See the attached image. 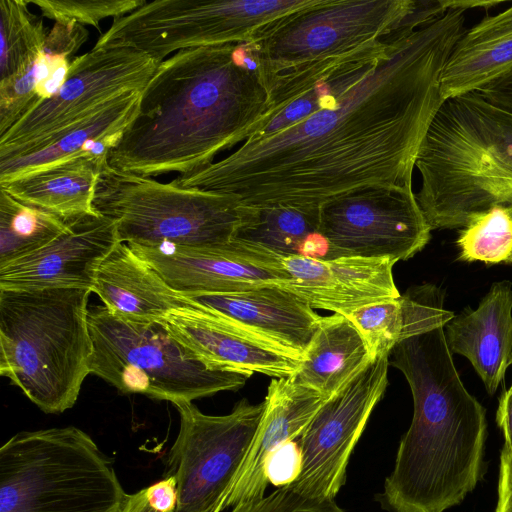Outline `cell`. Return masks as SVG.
<instances>
[{
  "mask_svg": "<svg viewBox=\"0 0 512 512\" xmlns=\"http://www.w3.org/2000/svg\"><path fill=\"white\" fill-rule=\"evenodd\" d=\"M465 20L466 10L450 8L394 30L383 55L346 92L173 183L229 195L245 207L298 208L368 186L412 187L420 144L444 101L442 71Z\"/></svg>",
  "mask_w": 512,
  "mask_h": 512,
  "instance_id": "6da1fadb",
  "label": "cell"
},
{
  "mask_svg": "<svg viewBox=\"0 0 512 512\" xmlns=\"http://www.w3.org/2000/svg\"><path fill=\"white\" fill-rule=\"evenodd\" d=\"M269 98L249 42L180 50L157 66L138 114L108 154L114 169L187 175L246 141Z\"/></svg>",
  "mask_w": 512,
  "mask_h": 512,
  "instance_id": "7a4b0ae2",
  "label": "cell"
},
{
  "mask_svg": "<svg viewBox=\"0 0 512 512\" xmlns=\"http://www.w3.org/2000/svg\"><path fill=\"white\" fill-rule=\"evenodd\" d=\"M452 355L444 327L403 340L389 355L410 386L413 417L376 496L388 512H444L480 479L486 411L464 386Z\"/></svg>",
  "mask_w": 512,
  "mask_h": 512,
  "instance_id": "3957f363",
  "label": "cell"
},
{
  "mask_svg": "<svg viewBox=\"0 0 512 512\" xmlns=\"http://www.w3.org/2000/svg\"><path fill=\"white\" fill-rule=\"evenodd\" d=\"M415 168V196L432 230L460 229L475 212L512 206V112L477 91L444 100Z\"/></svg>",
  "mask_w": 512,
  "mask_h": 512,
  "instance_id": "277c9868",
  "label": "cell"
},
{
  "mask_svg": "<svg viewBox=\"0 0 512 512\" xmlns=\"http://www.w3.org/2000/svg\"><path fill=\"white\" fill-rule=\"evenodd\" d=\"M415 6L413 0H312L258 30L248 42L269 109L256 130L403 26Z\"/></svg>",
  "mask_w": 512,
  "mask_h": 512,
  "instance_id": "5b68a950",
  "label": "cell"
},
{
  "mask_svg": "<svg viewBox=\"0 0 512 512\" xmlns=\"http://www.w3.org/2000/svg\"><path fill=\"white\" fill-rule=\"evenodd\" d=\"M91 293L0 290V374L45 413L72 408L90 374Z\"/></svg>",
  "mask_w": 512,
  "mask_h": 512,
  "instance_id": "8992f818",
  "label": "cell"
},
{
  "mask_svg": "<svg viewBox=\"0 0 512 512\" xmlns=\"http://www.w3.org/2000/svg\"><path fill=\"white\" fill-rule=\"evenodd\" d=\"M113 460L75 426L22 431L0 448V512H119Z\"/></svg>",
  "mask_w": 512,
  "mask_h": 512,
  "instance_id": "52a82bcc",
  "label": "cell"
},
{
  "mask_svg": "<svg viewBox=\"0 0 512 512\" xmlns=\"http://www.w3.org/2000/svg\"><path fill=\"white\" fill-rule=\"evenodd\" d=\"M93 208L114 221L119 242L146 247L220 246L230 243L242 206L232 196L160 183L102 166Z\"/></svg>",
  "mask_w": 512,
  "mask_h": 512,
  "instance_id": "ba28073f",
  "label": "cell"
},
{
  "mask_svg": "<svg viewBox=\"0 0 512 512\" xmlns=\"http://www.w3.org/2000/svg\"><path fill=\"white\" fill-rule=\"evenodd\" d=\"M90 374L124 394L173 405L235 391L249 375L215 371L187 352L160 323L121 319L104 305L89 308Z\"/></svg>",
  "mask_w": 512,
  "mask_h": 512,
  "instance_id": "9c48e42d",
  "label": "cell"
},
{
  "mask_svg": "<svg viewBox=\"0 0 512 512\" xmlns=\"http://www.w3.org/2000/svg\"><path fill=\"white\" fill-rule=\"evenodd\" d=\"M312 0H155L115 18L94 47H128L158 63L172 52L250 41Z\"/></svg>",
  "mask_w": 512,
  "mask_h": 512,
  "instance_id": "30bf717a",
  "label": "cell"
},
{
  "mask_svg": "<svg viewBox=\"0 0 512 512\" xmlns=\"http://www.w3.org/2000/svg\"><path fill=\"white\" fill-rule=\"evenodd\" d=\"M178 435L172 444L163 478L174 477V512H222L248 452L264 410V402H238L226 415H208L192 402L174 405Z\"/></svg>",
  "mask_w": 512,
  "mask_h": 512,
  "instance_id": "8fae6325",
  "label": "cell"
},
{
  "mask_svg": "<svg viewBox=\"0 0 512 512\" xmlns=\"http://www.w3.org/2000/svg\"><path fill=\"white\" fill-rule=\"evenodd\" d=\"M431 231L412 187L358 188L319 206V232L332 259L408 260L427 245Z\"/></svg>",
  "mask_w": 512,
  "mask_h": 512,
  "instance_id": "7c38bea8",
  "label": "cell"
},
{
  "mask_svg": "<svg viewBox=\"0 0 512 512\" xmlns=\"http://www.w3.org/2000/svg\"><path fill=\"white\" fill-rule=\"evenodd\" d=\"M158 65L143 52L118 46L93 47L73 58L60 90L0 136V159L26 151L128 91L142 90Z\"/></svg>",
  "mask_w": 512,
  "mask_h": 512,
  "instance_id": "4fadbf2b",
  "label": "cell"
},
{
  "mask_svg": "<svg viewBox=\"0 0 512 512\" xmlns=\"http://www.w3.org/2000/svg\"><path fill=\"white\" fill-rule=\"evenodd\" d=\"M389 357L372 361L321 406L297 439L299 475L287 485L313 499H335L367 422L388 385Z\"/></svg>",
  "mask_w": 512,
  "mask_h": 512,
  "instance_id": "5bb4252c",
  "label": "cell"
},
{
  "mask_svg": "<svg viewBox=\"0 0 512 512\" xmlns=\"http://www.w3.org/2000/svg\"><path fill=\"white\" fill-rule=\"evenodd\" d=\"M129 247L186 296L238 293L289 279L281 258L234 240L220 246Z\"/></svg>",
  "mask_w": 512,
  "mask_h": 512,
  "instance_id": "9a60e30c",
  "label": "cell"
},
{
  "mask_svg": "<svg viewBox=\"0 0 512 512\" xmlns=\"http://www.w3.org/2000/svg\"><path fill=\"white\" fill-rule=\"evenodd\" d=\"M68 228L41 249L0 268V290L86 288L119 243L114 221L98 213L69 221Z\"/></svg>",
  "mask_w": 512,
  "mask_h": 512,
  "instance_id": "2e32d148",
  "label": "cell"
},
{
  "mask_svg": "<svg viewBox=\"0 0 512 512\" xmlns=\"http://www.w3.org/2000/svg\"><path fill=\"white\" fill-rule=\"evenodd\" d=\"M272 350L302 361L322 316L279 284L248 291L188 296Z\"/></svg>",
  "mask_w": 512,
  "mask_h": 512,
  "instance_id": "e0dca14e",
  "label": "cell"
},
{
  "mask_svg": "<svg viewBox=\"0 0 512 512\" xmlns=\"http://www.w3.org/2000/svg\"><path fill=\"white\" fill-rule=\"evenodd\" d=\"M288 280L279 283L312 308L348 315L365 305L400 296L387 258L290 256L281 260Z\"/></svg>",
  "mask_w": 512,
  "mask_h": 512,
  "instance_id": "ac0fdd59",
  "label": "cell"
},
{
  "mask_svg": "<svg viewBox=\"0 0 512 512\" xmlns=\"http://www.w3.org/2000/svg\"><path fill=\"white\" fill-rule=\"evenodd\" d=\"M325 401L319 392L296 382L292 376L271 380L263 414L225 509L265 496L271 457L287 443L297 441Z\"/></svg>",
  "mask_w": 512,
  "mask_h": 512,
  "instance_id": "d6986e66",
  "label": "cell"
},
{
  "mask_svg": "<svg viewBox=\"0 0 512 512\" xmlns=\"http://www.w3.org/2000/svg\"><path fill=\"white\" fill-rule=\"evenodd\" d=\"M160 324L211 370L282 378L293 375L300 366L301 361L251 338L205 306L174 312Z\"/></svg>",
  "mask_w": 512,
  "mask_h": 512,
  "instance_id": "ffe728a7",
  "label": "cell"
},
{
  "mask_svg": "<svg viewBox=\"0 0 512 512\" xmlns=\"http://www.w3.org/2000/svg\"><path fill=\"white\" fill-rule=\"evenodd\" d=\"M92 292L112 314L134 323H163L174 312L203 307L173 289L121 242L100 265Z\"/></svg>",
  "mask_w": 512,
  "mask_h": 512,
  "instance_id": "44dd1931",
  "label": "cell"
},
{
  "mask_svg": "<svg viewBox=\"0 0 512 512\" xmlns=\"http://www.w3.org/2000/svg\"><path fill=\"white\" fill-rule=\"evenodd\" d=\"M445 327L450 352L467 358L494 394L512 365V283H493L476 309L455 315Z\"/></svg>",
  "mask_w": 512,
  "mask_h": 512,
  "instance_id": "7402d4cb",
  "label": "cell"
},
{
  "mask_svg": "<svg viewBox=\"0 0 512 512\" xmlns=\"http://www.w3.org/2000/svg\"><path fill=\"white\" fill-rule=\"evenodd\" d=\"M142 90L128 91L26 151L0 159V186L72 158L91 157L96 141L122 133L131 124L138 114Z\"/></svg>",
  "mask_w": 512,
  "mask_h": 512,
  "instance_id": "603a6c76",
  "label": "cell"
},
{
  "mask_svg": "<svg viewBox=\"0 0 512 512\" xmlns=\"http://www.w3.org/2000/svg\"><path fill=\"white\" fill-rule=\"evenodd\" d=\"M454 316L444 308V292L433 284L411 287L404 295L346 315L364 339L372 361L389 357L403 340L445 327Z\"/></svg>",
  "mask_w": 512,
  "mask_h": 512,
  "instance_id": "cb8c5ba5",
  "label": "cell"
},
{
  "mask_svg": "<svg viewBox=\"0 0 512 512\" xmlns=\"http://www.w3.org/2000/svg\"><path fill=\"white\" fill-rule=\"evenodd\" d=\"M510 69L512 6L484 17L457 40L442 71V98L478 91Z\"/></svg>",
  "mask_w": 512,
  "mask_h": 512,
  "instance_id": "d4e9b609",
  "label": "cell"
},
{
  "mask_svg": "<svg viewBox=\"0 0 512 512\" xmlns=\"http://www.w3.org/2000/svg\"><path fill=\"white\" fill-rule=\"evenodd\" d=\"M107 157H76L19 177L0 189L64 221L96 213L95 189Z\"/></svg>",
  "mask_w": 512,
  "mask_h": 512,
  "instance_id": "484cf974",
  "label": "cell"
},
{
  "mask_svg": "<svg viewBox=\"0 0 512 512\" xmlns=\"http://www.w3.org/2000/svg\"><path fill=\"white\" fill-rule=\"evenodd\" d=\"M372 362L357 328L344 315L321 317L294 380L330 399Z\"/></svg>",
  "mask_w": 512,
  "mask_h": 512,
  "instance_id": "4316f807",
  "label": "cell"
},
{
  "mask_svg": "<svg viewBox=\"0 0 512 512\" xmlns=\"http://www.w3.org/2000/svg\"><path fill=\"white\" fill-rule=\"evenodd\" d=\"M233 240L281 259H332L328 243L319 232V207L242 206L241 222Z\"/></svg>",
  "mask_w": 512,
  "mask_h": 512,
  "instance_id": "83f0119b",
  "label": "cell"
},
{
  "mask_svg": "<svg viewBox=\"0 0 512 512\" xmlns=\"http://www.w3.org/2000/svg\"><path fill=\"white\" fill-rule=\"evenodd\" d=\"M67 228L58 216L0 189V268L41 249Z\"/></svg>",
  "mask_w": 512,
  "mask_h": 512,
  "instance_id": "f1b7e54d",
  "label": "cell"
},
{
  "mask_svg": "<svg viewBox=\"0 0 512 512\" xmlns=\"http://www.w3.org/2000/svg\"><path fill=\"white\" fill-rule=\"evenodd\" d=\"M24 0L0 1V82L26 71L44 50L47 29Z\"/></svg>",
  "mask_w": 512,
  "mask_h": 512,
  "instance_id": "f546056e",
  "label": "cell"
},
{
  "mask_svg": "<svg viewBox=\"0 0 512 512\" xmlns=\"http://www.w3.org/2000/svg\"><path fill=\"white\" fill-rule=\"evenodd\" d=\"M456 244L460 261L512 264V206L493 205L471 214Z\"/></svg>",
  "mask_w": 512,
  "mask_h": 512,
  "instance_id": "4dcf8cb0",
  "label": "cell"
},
{
  "mask_svg": "<svg viewBox=\"0 0 512 512\" xmlns=\"http://www.w3.org/2000/svg\"><path fill=\"white\" fill-rule=\"evenodd\" d=\"M42 15L60 21H73L99 29L101 20L126 15L146 4V0H28Z\"/></svg>",
  "mask_w": 512,
  "mask_h": 512,
  "instance_id": "1f68e13d",
  "label": "cell"
},
{
  "mask_svg": "<svg viewBox=\"0 0 512 512\" xmlns=\"http://www.w3.org/2000/svg\"><path fill=\"white\" fill-rule=\"evenodd\" d=\"M35 83V62L23 73L0 82V136L41 102Z\"/></svg>",
  "mask_w": 512,
  "mask_h": 512,
  "instance_id": "d6a6232c",
  "label": "cell"
},
{
  "mask_svg": "<svg viewBox=\"0 0 512 512\" xmlns=\"http://www.w3.org/2000/svg\"><path fill=\"white\" fill-rule=\"evenodd\" d=\"M231 512H346L335 499L318 500L303 496L287 486L278 487L261 498L244 501Z\"/></svg>",
  "mask_w": 512,
  "mask_h": 512,
  "instance_id": "836d02e7",
  "label": "cell"
},
{
  "mask_svg": "<svg viewBox=\"0 0 512 512\" xmlns=\"http://www.w3.org/2000/svg\"><path fill=\"white\" fill-rule=\"evenodd\" d=\"M71 60L44 52L35 61V92L41 101L54 96L64 84Z\"/></svg>",
  "mask_w": 512,
  "mask_h": 512,
  "instance_id": "e575fe53",
  "label": "cell"
},
{
  "mask_svg": "<svg viewBox=\"0 0 512 512\" xmlns=\"http://www.w3.org/2000/svg\"><path fill=\"white\" fill-rule=\"evenodd\" d=\"M87 29L73 21L55 22L48 31L43 52L51 56H63L71 61L72 56L87 41Z\"/></svg>",
  "mask_w": 512,
  "mask_h": 512,
  "instance_id": "d590c367",
  "label": "cell"
},
{
  "mask_svg": "<svg viewBox=\"0 0 512 512\" xmlns=\"http://www.w3.org/2000/svg\"><path fill=\"white\" fill-rule=\"evenodd\" d=\"M301 452L297 441L287 443L270 459L268 464L269 482L277 487L287 486L299 475Z\"/></svg>",
  "mask_w": 512,
  "mask_h": 512,
  "instance_id": "8d00e7d4",
  "label": "cell"
},
{
  "mask_svg": "<svg viewBox=\"0 0 512 512\" xmlns=\"http://www.w3.org/2000/svg\"><path fill=\"white\" fill-rule=\"evenodd\" d=\"M150 505L159 512H173L177 504V485L174 477H165L146 488Z\"/></svg>",
  "mask_w": 512,
  "mask_h": 512,
  "instance_id": "74e56055",
  "label": "cell"
},
{
  "mask_svg": "<svg viewBox=\"0 0 512 512\" xmlns=\"http://www.w3.org/2000/svg\"><path fill=\"white\" fill-rule=\"evenodd\" d=\"M496 512H512V452L505 445L500 456Z\"/></svg>",
  "mask_w": 512,
  "mask_h": 512,
  "instance_id": "f35d334b",
  "label": "cell"
},
{
  "mask_svg": "<svg viewBox=\"0 0 512 512\" xmlns=\"http://www.w3.org/2000/svg\"><path fill=\"white\" fill-rule=\"evenodd\" d=\"M477 92L493 104L512 112V69Z\"/></svg>",
  "mask_w": 512,
  "mask_h": 512,
  "instance_id": "ab89813d",
  "label": "cell"
},
{
  "mask_svg": "<svg viewBox=\"0 0 512 512\" xmlns=\"http://www.w3.org/2000/svg\"><path fill=\"white\" fill-rule=\"evenodd\" d=\"M496 420L504 434L505 446L512 452V386L499 398Z\"/></svg>",
  "mask_w": 512,
  "mask_h": 512,
  "instance_id": "60d3db41",
  "label": "cell"
},
{
  "mask_svg": "<svg viewBox=\"0 0 512 512\" xmlns=\"http://www.w3.org/2000/svg\"><path fill=\"white\" fill-rule=\"evenodd\" d=\"M119 512H159L149 503L146 488L136 493L128 494ZM174 512V511H173Z\"/></svg>",
  "mask_w": 512,
  "mask_h": 512,
  "instance_id": "b9f144b4",
  "label": "cell"
},
{
  "mask_svg": "<svg viewBox=\"0 0 512 512\" xmlns=\"http://www.w3.org/2000/svg\"><path fill=\"white\" fill-rule=\"evenodd\" d=\"M502 3L503 1L499 0H444V5L448 10L450 8H462L466 11L472 8L490 9Z\"/></svg>",
  "mask_w": 512,
  "mask_h": 512,
  "instance_id": "7bdbcfd3",
  "label": "cell"
},
{
  "mask_svg": "<svg viewBox=\"0 0 512 512\" xmlns=\"http://www.w3.org/2000/svg\"><path fill=\"white\" fill-rule=\"evenodd\" d=\"M511 386H512V384H511Z\"/></svg>",
  "mask_w": 512,
  "mask_h": 512,
  "instance_id": "ee69618b",
  "label": "cell"
}]
</instances>
